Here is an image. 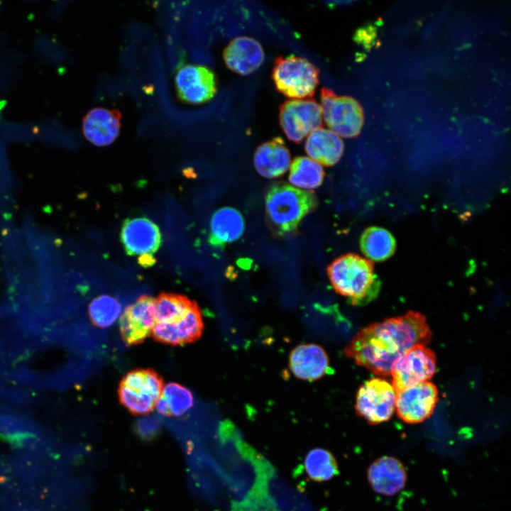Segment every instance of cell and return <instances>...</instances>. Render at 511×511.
<instances>
[{"label": "cell", "mask_w": 511, "mask_h": 511, "mask_svg": "<svg viewBox=\"0 0 511 511\" xmlns=\"http://www.w3.org/2000/svg\"><path fill=\"white\" fill-rule=\"evenodd\" d=\"M432 331L426 317L418 312L369 324L353 336L344 355L375 375L385 377L398 358L416 345H426Z\"/></svg>", "instance_id": "cell-1"}, {"label": "cell", "mask_w": 511, "mask_h": 511, "mask_svg": "<svg viewBox=\"0 0 511 511\" xmlns=\"http://www.w3.org/2000/svg\"><path fill=\"white\" fill-rule=\"evenodd\" d=\"M327 274L334 290L353 306L373 301L380 290V280L371 260L355 253L336 258L328 266Z\"/></svg>", "instance_id": "cell-2"}, {"label": "cell", "mask_w": 511, "mask_h": 511, "mask_svg": "<svg viewBox=\"0 0 511 511\" xmlns=\"http://www.w3.org/2000/svg\"><path fill=\"white\" fill-rule=\"evenodd\" d=\"M265 202L268 219L281 234L294 231L317 205V197L312 191L283 182H275L268 187Z\"/></svg>", "instance_id": "cell-3"}, {"label": "cell", "mask_w": 511, "mask_h": 511, "mask_svg": "<svg viewBox=\"0 0 511 511\" xmlns=\"http://www.w3.org/2000/svg\"><path fill=\"white\" fill-rule=\"evenodd\" d=\"M163 387V380L155 370H131L119 385L120 403L133 414L146 415L155 407Z\"/></svg>", "instance_id": "cell-4"}, {"label": "cell", "mask_w": 511, "mask_h": 511, "mask_svg": "<svg viewBox=\"0 0 511 511\" xmlns=\"http://www.w3.org/2000/svg\"><path fill=\"white\" fill-rule=\"evenodd\" d=\"M319 72L308 60L295 55L278 57L273 68V79L282 94L300 99L312 97L319 84Z\"/></svg>", "instance_id": "cell-5"}, {"label": "cell", "mask_w": 511, "mask_h": 511, "mask_svg": "<svg viewBox=\"0 0 511 511\" xmlns=\"http://www.w3.org/2000/svg\"><path fill=\"white\" fill-rule=\"evenodd\" d=\"M320 101L323 118L331 131L344 138L359 135L364 115L358 101L348 96H337L325 87L321 89Z\"/></svg>", "instance_id": "cell-6"}, {"label": "cell", "mask_w": 511, "mask_h": 511, "mask_svg": "<svg viewBox=\"0 0 511 511\" xmlns=\"http://www.w3.org/2000/svg\"><path fill=\"white\" fill-rule=\"evenodd\" d=\"M396 391L391 383L380 378L364 382L355 402L356 414L372 425L388 421L395 410Z\"/></svg>", "instance_id": "cell-7"}, {"label": "cell", "mask_w": 511, "mask_h": 511, "mask_svg": "<svg viewBox=\"0 0 511 511\" xmlns=\"http://www.w3.org/2000/svg\"><path fill=\"white\" fill-rule=\"evenodd\" d=\"M436 371V358L426 345H416L406 351L393 364L390 375L396 392L427 382Z\"/></svg>", "instance_id": "cell-8"}, {"label": "cell", "mask_w": 511, "mask_h": 511, "mask_svg": "<svg viewBox=\"0 0 511 511\" xmlns=\"http://www.w3.org/2000/svg\"><path fill=\"white\" fill-rule=\"evenodd\" d=\"M280 126L289 140L300 143L313 131L321 127L320 105L313 99H292L280 108Z\"/></svg>", "instance_id": "cell-9"}, {"label": "cell", "mask_w": 511, "mask_h": 511, "mask_svg": "<svg viewBox=\"0 0 511 511\" xmlns=\"http://www.w3.org/2000/svg\"><path fill=\"white\" fill-rule=\"evenodd\" d=\"M438 395L436 386L429 381L397 392L395 410L398 417L407 424L424 422L432 414Z\"/></svg>", "instance_id": "cell-10"}, {"label": "cell", "mask_w": 511, "mask_h": 511, "mask_svg": "<svg viewBox=\"0 0 511 511\" xmlns=\"http://www.w3.org/2000/svg\"><path fill=\"white\" fill-rule=\"evenodd\" d=\"M156 321L155 299L142 295L128 306L119 320L121 339L127 346L143 342L151 331Z\"/></svg>", "instance_id": "cell-11"}, {"label": "cell", "mask_w": 511, "mask_h": 511, "mask_svg": "<svg viewBox=\"0 0 511 511\" xmlns=\"http://www.w3.org/2000/svg\"><path fill=\"white\" fill-rule=\"evenodd\" d=\"M175 85L178 98L183 102L199 104L211 100L216 92V78L209 68L186 65L177 72Z\"/></svg>", "instance_id": "cell-12"}, {"label": "cell", "mask_w": 511, "mask_h": 511, "mask_svg": "<svg viewBox=\"0 0 511 511\" xmlns=\"http://www.w3.org/2000/svg\"><path fill=\"white\" fill-rule=\"evenodd\" d=\"M121 241L131 256H152L161 244L158 226L145 217L126 220L121 230Z\"/></svg>", "instance_id": "cell-13"}, {"label": "cell", "mask_w": 511, "mask_h": 511, "mask_svg": "<svg viewBox=\"0 0 511 511\" xmlns=\"http://www.w3.org/2000/svg\"><path fill=\"white\" fill-rule=\"evenodd\" d=\"M204 330L202 312L196 302L180 320L170 324L155 322L151 331L153 339L172 346L197 341Z\"/></svg>", "instance_id": "cell-14"}, {"label": "cell", "mask_w": 511, "mask_h": 511, "mask_svg": "<svg viewBox=\"0 0 511 511\" xmlns=\"http://www.w3.org/2000/svg\"><path fill=\"white\" fill-rule=\"evenodd\" d=\"M368 479L377 493L393 495L402 490L407 481V471L397 458L383 456L375 460L368 467Z\"/></svg>", "instance_id": "cell-15"}, {"label": "cell", "mask_w": 511, "mask_h": 511, "mask_svg": "<svg viewBox=\"0 0 511 511\" xmlns=\"http://www.w3.org/2000/svg\"><path fill=\"white\" fill-rule=\"evenodd\" d=\"M289 366L299 379L314 381L322 378L329 369L325 350L315 344H300L290 352Z\"/></svg>", "instance_id": "cell-16"}, {"label": "cell", "mask_w": 511, "mask_h": 511, "mask_svg": "<svg viewBox=\"0 0 511 511\" xmlns=\"http://www.w3.org/2000/svg\"><path fill=\"white\" fill-rule=\"evenodd\" d=\"M264 57V51L260 43L247 36L234 38L223 52V58L228 68L243 75L258 70Z\"/></svg>", "instance_id": "cell-17"}, {"label": "cell", "mask_w": 511, "mask_h": 511, "mask_svg": "<svg viewBox=\"0 0 511 511\" xmlns=\"http://www.w3.org/2000/svg\"><path fill=\"white\" fill-rule=\"evenodd\" d=\"M120 121L121 114L116 109H92L83 119L84 135L95 145H109L119 136Z\"/></svg>", "instance_id": "cell-18"}, {"label": "cell", "mask_w": 511, "mask_h": 511, "mask_svg": "<svg viewBox=\"0 0 511 511\" xmlns=\"http://www.w3.org/2000/svg\"><path fill=\"white\" fill-rule=\"evenodd\" d=\"M253 161L261 176L273 179L282 175L288 170L290 154L282 138L275 137L257 148Z\"/></svg>", "instance_id": "cell-19"}, {"label": "cell", "mask_w": 511, "mask_h": 511, "mask_svg": "<svg viewBox=\"0 0 511 511\" xmlns=\"http://www.w3.org/2000/svg\"><path fill=\"white\" fill-rule=\"evenodd\" d=\"M344 145L342 139L330 129L319 127L307 137L305 150L312 160L320 165L331 166L342 157Z\"/></svg>", "instance_id": "cell-20"}, {"label": "cell", "mask_w": 511, "mask_h": 511, "mask_svg": "<svg viewBox=\"0 0 511 511\" xmlns=\"http://www.w3.org/2000/svg\"><path fill=\"white\" fill-rule=\"evenodd\" d=\"M245 222L237 209L225 207L216 210L210 221L209 242L222 246L238 240L243 233Z\"/></svg>", "instance_id": "cell-21"}, {"label": "cell", "mask_w": 511, "mask_h": 511, "mask_svg": "<svg viewBox=\"0 0 511 511\" xmlns=\"http://www.w3.org/2000/svg\"><path fill=\"white\" fill-rule=\"evenodd\" d=\"M359 245L362 253L370 260L384 261L390 258L396 250V241L386 229L370 226L362 233Z\"/></svg>", "instance_id": "cell-22"}, {"label": "cell", "mask_w": 511, "mask_h": 511, "mask_svg": "<svg viewBox=\"0 0 511 511\" xmlns=\"http://www.w3.org/2000/svg\"><path fill=\"white\" fill-rule=\"evenodd\" d=\"M194 405L192 392L186 387L171 382L163 387L156 409L167 417H180L187 413Z\"/></svg>", "instance_id": "cell-23"}, {"label": "cell", "mask_w": 511, "mask_h": 511, "mask_svg": "<svg viewBox=\"0 0 511 511\" xmlns=\"http://www.w3.org/2000/svg\"><path fill=\"white\" fill-rule=\"evenodd\" d=\"M324 171L320 164L309 158H296L290 168V182L301 189H312L319 187L324 180Z\"/></svg>", "instance_id": "cell-24"}, {"label": "cell", "mask_w": 511, "mask_h": 511, "mask_svg": "<svg viewBox=\"0 0 511 511\" xmlns=\"http://www.w3.org/2000/svg\"><path fill=\"white\" fill-rule=\"evenodd\" d=\"M304 466L308 477L316 482L329 480L339 473L336 458L322 448L310 450L305 456Z\"/></svg>", "instance_id": "cell-25"}, {"label": "cell", "mask_w": 511, "mask_h": 511, "mask_svg": "<svg viewBox=\"0 0 511 511\" xmlns=\"http://www.w3.org/2000/svg\"><path fill=\"white\" fill-rule=\"evenodd\" d=\"M195 302L185 295L163 292L155 299L156 321L170 324L182 318Z\"/></svg>", "instance_id": "cell-26"}, {"label": "cell", "mask_w": 511, "mask_h": 511, "mask_svg": "<svg viewBox=\"0 0 511 511\" xmlns=\"http://www.w3.org/2000/svg\"><path fill=\"white\" fill-rule=\"evenodd\" d=\"M121 304L117 299L101 295L92 300L88 307L91 322L99 328L104 329L112 325L121 314Z\"/></svg>", "instance_id": "cell-27"}, {"label": "cell", "mask_w": 511, "mask_h": 511, "mask_svg": "<svg viewBox=\"0 0 511 511\" xmlns=\"http://www.w3.org/2000/svg\"><path fill=\"white\" fill-rule=\"evenodd\" d=\"M28 424L18 417L9 414H0V436L11 442L18 441L28 437Z\"/></svg>", "instance_id": "cell-28"}, {"label": "cell", "mask_w": 511, "mask_h": 511, "mask_svg": "<svg viewBox=\"0 0 511 511\" xmlns=\"http://www.w3.org/2000/svg\"><path fill=\"white\" fill-rule=\"evenodd\" d=\"M137 435L144 440H150L157 436L160 430V423L155 417H142L135 425Z\"/></svg>", "instance_id": "cell-29"}]
</instances>
